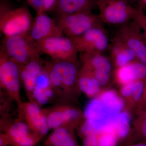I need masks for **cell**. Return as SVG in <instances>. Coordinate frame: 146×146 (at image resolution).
Masks as SVG:
<instances>
[{"label": "cell", "instance_id": "cell-11", "mask_svg": "<svg viewBox=\"0 0 146 146\" xmlns=\"http://www.w3.org/2000/svg\"><path fill=\"white\" fill-rule=\"evenodd\" d=\"M18 107L19 119L35 133L44 137L50 129L46 117L39 105L30 101L23 102Z\"/></svg>", "mask_w": 146, "mask_h": 146}, {"label": "cell", "instance_id": "cell-26", "mask_svg": "<svg viewBox=\"0 0 146 146\" xmlns=\"http://www.w3.org/2000/svg\"><path fill=\"white\" fill-rule=\"evenodd\" d=\"M44 66L49 77L50 81L56 97H63L62 80L61 75L53 67L51 61L45 60Z\"/></svg>", "mask_w": 146, "mask_h": 146}, {"label": "cell", "instance_id": "cell-31", "mask_svg": "<svg viewBox=\"0 0 146 146\" xmlns=\"http://www.w3.org/2000/svg\"><path fill=\"white\" fill-rule=\"evenodd\" d=\"M146 107V79L144 81V85L143 90V93L137 107H136L135 111L141 109V108Z\"/></svg>", "mask_w": 146, "mask_h": 146}, {"label": "cell", "instance_id": "cell-32", "mask_svg": "<svg viewBox=\"0 0 146 146\" xmlns=\"http://www.w3.org/2000/svg\"><path fill=\"white\" fill-rule=\"evenodd\" d=\"M0 146H10L7 136L4 132L0 134Z\"/></svg>", "mask_w": 146, "mask_h": 146}, {"label": "cell", "instance_id": "cell-33", "mask_svg": "<svg viewBox=\"0 0 146 146\" xmlns=\"http://www.w3.org/2000/svg\"><path fill=\"white\" fill-rule=\"evenodd\" d=\"M132 146H146V143H137L135 144V145H133Z\"/></svg>", "mask_w": 146, "mask_h": 146}, {"label": "cell", "instance_id": "cell-16", "mask_svg": "<svg viewBox=\"0 0 146 146\" xmlns=\"http://www.w3.org/2000/svg\"><path fill=\"white\" fill-rule=\"evenodd\" d=\"M45 60L39 57L20 66V80L30 102L38 76L44 68Z\"/></svg>", "mask_w": 146, "mask_h": 146}, {"label": "cell", "instance_id": "cell-34", "mask_svg": "<svg viewBox=\"0 0 146 146\" xmlns=\"http://www.w3.org/2000/svg\"><path fill=\"white\" fill-rule=\"evenodd\" d=\"M125 1H126L127 2L129 3V2H132L133 1V0H125Z\"/></svg>", "mask_w": 146, "mask_h": 146}, {"label": "cell", "instance_id": "cell-15", "mask_svg": "<svg viewBox=\"0 0 146 146\" xmlns=\"http://www.w3.org/2000/svg\"><path fill=\"white\" fill-rule=\"evenodd\" d=\"M53 68L60 73L62 80V99H70L79 91L78 78L79 69L77 63L51 61Z\"/></svg>", "mask_w": 146, "mask_h": 146}, {"label": "cell", "instance_id": "cell-21", "mask_svg": "<svg viewBox=\"0 0 146 146\" xmlns=\"http://www.w3.org/2000/svg\"><path fill=\"white\" fill-rule=\"evenodd\" d=\"M144 81L134 82L120 86L119 94L124 102L125 110L130 113L135 111L142 96Z\"/></svg>", "mask_w": 146, "mask_h": 146}, {"label": "cell", "instance_id": "cell-5", "mask_svg": "<svg viewBox=\"0 0 146 146\" xmlns=\"http://www.w3.org/2000/svg\"><path fill=\"white\" fill-rule=\"evenodd\" d=\"M20 66L11 59L2 49L0 50V85L17 105L23 102L20 87Z\"/></svg>", "mask_w": 146, "mask_h": 146}, {"label": "cell", "instance_id": "cell-4", "mask_svg": "<svg viewBox=\"0 0 146 146\" xmlns=\"http://www.w3.org/2000/svg\"><path fill=\"white\" fill-rule=\"evenodd\" d=\"M102 22L119 27L136 18L138 13L125 0H96Z\"/></svg>", "mask_w": 146, "mask_h": 146}, {"label": "cell", "instance_id": "cell-12", "mask_svg": "<svg viewBox=\"0 0 146 146\" xmlns=\"http://www.w3.org/2000/svg\"><path fill=\"white\" fill-rule=\"evenodd\" d=\"M79 56L82 64L93 72L101 87L109 83L112 74L111 59L100 53H80Z\"/></svg>", "mask_w": 146, "mask_h": 146}, {"label": "cell", "instance_id": "cell-37", "mask_svg": "<svg viewBox=\"0 0 146 146\" xmlns=\"http://www.w3.org/2000/svg\"></svg>", "mask_w": 146, "mask_h": 146}, {"label": "cell", "instance_id": "cell-6", "mask_svg": "<svg viewBox=\"0 0 146 146\" xmlns=\"http://www.w3.org/2000/svg\"><path fill=\"white\" fill-rule=\"evenodd\" d=\"M42 109L50 129L65 127L75 130L85 119L84 112L70 105L62 104Z\"/></svg>", "mask_w": 146, "mask_h": 146}, {"label": "cell", "instance_id": "cell-25", "mask_svg": "<svg viewBox=\"0 0 146 146\" xmlns=\"http://www.w3.org/2000/svg\"><path fill=\"white\" fill-rule=\"evenodd\" d=\"M131 113L124 110L118 115L113 124V129L119 141L124 139L131 130Z\"/></svg>", "mask_w": 146, "mask_h": 146}, {"label": "cell", "instance_id": "cell-23", "mask_svg": "<svg viewBox=\"0 0 146 146\" xmlns=\"http://www.w3.org/2000/svg\"><path fill=\"white\" fill-rule=\"evenodd\" d=\"M96 0H58L54 9L59 15L91 10Z\"/></svg>", "mask_w": 146, "mask_h": 146}, {"label": "cell", "instance_id": "cell-20", "mask_svg": "<svg viewBox=\"0 0 146 146\" xmlns=\"http://www.w3.org/2000/svg\"><path fill=\"white\" fill-rule=\"evenodd\" d=\"M78 85L80 91L91 99L96 98L102 91L93 72L83 64L79 70Z\"/></svg>", "mask_w": 146, "mask_h": 146}, {"label": "cell", "instance_id": "cell-2", "mask_svg": "<svg viewBox=\"0 0 146 146\" xmlns=\"http://www.w3.org/2000/svg\"><path fill=\"white\" fill-rule=\"evenodd\" d=\"M57 23L63 33L70 38L80 36L94 28L103 27L99 16L91 10L59 15Z\"/></svg>", "mask_w": 146, "mask_h": 146}, {"label": "cell", "instance_id": "cell-18", "mask_svg": "<svg viewBox=\"0 0 146 146\" xmlns=\"http://www.w3.org/2000/svg\"><path fill=\"white\" fill-rule=\"evenodd\" d=\"M56 97L48 74L44 68L38 76L32 96V102L42 107Z\"/></svg>", "mask_w": 146, "mask_h": 146}, {"label": "cell", "instance_id": "cell-10", "mask_svg": "<svg viewBox=\"0 0 146 146\" xmlns=\"http://www.w3.org/2000/svg\"><path fill=\"white\" fill-rule=\"evenodd\" d=\"M1 127L2 132L7 136L10 146H35L44 137L33 132L20 119Z\"/></svg>", "mask_w": 146, "mask_h": 146}, {"label": "cell", "instance_id": "cell-17", "mask_svg": "<svg viewBox=\"0 0 146 146\" xmlns=\"http://www.w3.org/2000/svg\"><path fill=\"white\" fill-rule=\"evenodd\" d=\"M113 76L120 86L134 82L144 81L146 79V65L138 60L115 69Z\"/></svg>", "mask_w": 146, "mask_h": 146}, {"label": "cell", "instance_id": "cell-13", "mask_svg": "<svg viewBox=\"0 0 146 146\" xmlns=\"http://www.w3.org/2000/svg\"><path fill=\"white\" fill-rule=\"evenodd\" d=\"M63 33L52 18L46 12H38L26 37L33 44L46 38L63 36Z\"/></svg>", "mask_w": 146, "mask_h": 146}, {"label": "cell", "instance_id": "cell-9", "mask_svg": "<svg viewBox=\"0 0 146 146\" xmlns=\"http://www.w3.org/2000/svg\"><path fill=\"white\" fill-rule=\"evenodd\" d=\"M70 38L79 54L103 53L108 49L110 44L103 27L94 28L80 36Z\"/></svg>", "mask_w": 146, "mask_h": 146}, {"label": "cell", "instance_id": "cell-29", "mask_svg": "<svg viewBox=\"0 0 146 146\" xmlns=\"http://www.w3.org/2000/svg\"><path fill=\"white\" fill-rule=\"evenodd\" d=\"M30 6L36 12H46L54 9L58 0H27Z\"/></svg>", "mask_w": 146, "mask_h": 146}, {"label": "cell", "instance_id": "cell-3", "mask_svg": "<svg viewBox=\"0 0 146 146\" xmlns=\"http://www.w3.org/2000/svg\"><path fill=\"white\" fill-rule=\"evenodd\" d=\"M42 54L55 62L77 63L78 52L70 38L63 36L49 37L33 44Z\"/></svg>", "mask_w": 146, "mask_h": 146}, {"label": "cell", "instance_id": "cell-7", "mask_svg": "<svg viewBox=\"0 0 146 146\" xmlns=\"http://www.w3.org/2000/svg\"><path fill=\"white\" fill-rule=\"evenodd\" d=\"M1 48L20 66L42 54L24 36H4Z\"/></svg>", "mask_w": 146, "mask_h": 146}, {"label": "cell", "instance_id": "cell-24", "mask_svg": "<svg viewBox=\"0 0 146 146\" xmlns=\"http://www.w3.org/2000/svg\"><path fill=\"white\" fill-rule=\"evenodd\" d=\"M96 98L110 109L121 112L125 109L123 100L116 90L113 89L102 90Z\"/></svg>", "mask_w": 146, "mask_h": 146}, {"label": "cell", "instance_id": "cell-8", "mask_svg": "<svg viewBox=\"0 0 146 146\" xmlns=\"http://www.w3.org/2000/svg\"><path fill=\"white\" fill-rule=\"evenodd\" d=\"M114 38L133 50L138 60L146 65V44L136 19L119 27Z\"/></svg>", "mask_w": 146, "mask_h": 146}, {"label": "cell", "instance_id": "cell-22", "mask_svg": "<svg viewBox=\"0 0 146 146\" xmlns=\"http://www.w3.org/2000/svg\"><path fill=\"white\" fill-rule=\"evenodd\" d=\"M74 129L60 127L53 129L44 143L45 146H78Z\"/></svg>", "mask_w": 146, "mask_h": 146}, {"label": "cell", "instance_id": "cell-19", "mask_svg": "<svg viewBox=\"0 0 146 146\" xmlns=\"http://www.w3.org/2000/svg\"><path fill=\"white\" fill-rule=\"evenodd\" d=\"M111 60L115 69L138 60L136 53L123 42L113 38L109 48Z\"/></svg>", "mask_w": 146, "mask_h": 146}, {"label": "cell", "instance_id": "cell-14", "mask_svg": "<svg viewBox=\"0 0 146 146\" xmlns=\"http://www.w3.org/2000/svg\"><path fill=\"white\" fill-rule=\"evenodd\" d=\"M120 113L110 109L95 98L86 106L84 114L85 119L92 120L95 123L99 133L113 125Z\"/></svg>", "mask_w": 146, "mask_h": 146}, {"label": "cell", "instance_id": "cell-30", "mask_svg": "<svg viewBox=\"0 0 146 146\" xmlns=\"http://www.w3.org/2000/svg\"><path fill=\"white\" fill-rule=\"evenodd\" d=\"M83 146H98L97 134H91L82 138Z\"/></svg>", "mask_w": 146, "mask_h": 146}, {"label": "cell", "instance_id": "cell-27", "mask_svg": "<svg viewBox=\"0 0 146 146\" xmlns=\"http://www.w3.org/2000/svg\"><path fill=\"white\" fill-rule=\"evenodd\" d=\"M132 126L139 138L146 141V107L134 111Z\"/></svg>", "mask_w": 146, "mask_h": 146}, {"label": "cell", "instance_id": "cell-1", "mask_svg": "<svg viewBox=\"0 0 146 146\" xmlns=\"http://www.w3.org/2000/svg\"><path fill=\"white\" fill-rule=\"evenodd\" d=\"M33 20L27 7H15L8 1L1 0L0 31L5 36H26Z\"/></svg>", "mask_w": 146, "mask_h": 146}, {"label": "cell", "instance_id": "cell-35", "mask_svg": "<svg viewBox=\"0 0 146 146\" xmlns=\"http://www.w3.org/2000/svg\"><path fill=\"white\" fill-rule=\"evenodd\" d=\"M145 43L146 44V34L145 35Z\"/></svg>", "mask_w": 146, "mask_h": 146}, {"label": "cell", "instance_id": "cell-28", "mask_svg": "<svg viewBox=\"0 0 146 146\" xmlns=\"http://www.w3.org/2000/svg\"><path fill=\"white\" fill-rule=\"evenodd\" d=\"M98 146H116L119 141L113 127H108L97 134Z\"/></svg>", "mask_w": 146, "mask_h": 146}, {"label": "cell", "instance_id": "cell-36", "mask_svg": "<svg viewBox=\"0 0 146 146\" xmlns=\"http://www.w3.org/2000/svg\"><path fill=\"white\" fill-rule=\"evenodd\" d=\"M143 1H144V2H145L146 3V0H143Z\"/></svg>", "mask_w": 146, "mask_h": 146}]
</instances>
